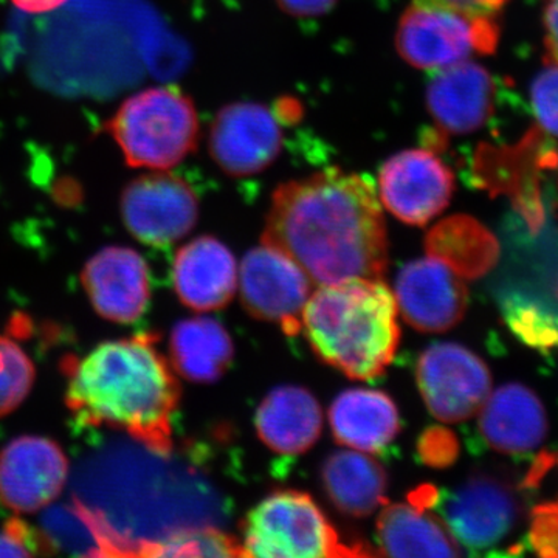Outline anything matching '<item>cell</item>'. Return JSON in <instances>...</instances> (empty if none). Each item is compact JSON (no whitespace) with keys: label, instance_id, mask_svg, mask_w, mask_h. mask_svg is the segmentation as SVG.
<instances>
[{"label":"cell","instance_id":"obj_8","mask_svg":"<svg viewBox=\"0 0 558 558\" xmlns=\"http://www.w3.org/2000/svg\"><path fill=\"white\" fill-rule=\"evenodd\" d=\"M446 526L470 550L505 545L523 519V502L508 480L494 473L470 475L442 502Z\"/></svg>","mask_w":558,"mask_h":558},{"label":"cell","instance_id":"obj_15","mask_svg":"<svg viewBox=\"0 0 558 558\" xmlns=\"http://www.w3.org/2000/svg\"><path fill=\"white\" fill-rule=\"evenodd\" d=\"M69 461L53 440L21 436L0 453V499L17 513L49 506L64 488Z\"/></svg>","mask_w":558,"mask_h":558},{"label":"cell","instance_id":"obj_14","mask_svg":"<svg viewBox=\"0 0 558 558\" xmlns=\"http://www.w3.org/2000/svg\"><path fill=\"white\" fill-rule=\"evenodd\" d=\"M281 121L256 102H233L220 109L209 130V154L231 178L260 174L281 154Z\"/></svg>","mask_w":558,"mask_h":558},{"label":"cell","instance_id":"obj_39","mask_svg":"<svg viewBox=\"0 0 558 558\" xmlns=\"http://www.w3.org/2000/svg\"><path fill=\"white\" fill-rule=\"evenodd\" d=\"M556 459H557V461H558V457H557ZM557 502H558V501H557Z\"/></svg>","mask_w":558,"mask_h":558},{"label":"cell","instance_id":"obj_9","mask_svg":"<svg viewBox=\"0 0 558 558\" xmlns=\"http://www.w3.org/2000/svg\"><path fill=\"white\" fill-rule=\"evenodd\" d=\"M418 391L438 421L458 424L475 416L492 389L484 360L458 343H436L422 352L416 368Z\"/></svg>","mask_w":558,"mask_h":558},{"label":"cell","instance_id":"obj_5","mask_svg":"<svg viewBox=\"0 0 558 558\" xmlns=\"http://www.w3.org/2000/svg\"><path fill=\"white\" fill-rule=\"evenodd\" d=\"M106 131L128 167L163 171L197 148L199 117L193 100L178 87H149L121 102Z\"/></svg>","mask_w":558,"mask_h":558},{"label":"cell","instance_id":"obj_11","mask_svg":"<svg viewBox=\"0 0 558 558\" xmlns=\"http://www.w3.org/2000/svg\"><path fill=\"white\" fill-rule=\"evenodd\" d=\"M240 290L242 306L252 317L299 336L312 281L288 255L264 244L250 250L241 264Z\"/></svg>","mask_w":558,"mask_h":558},{"label":"cell","instance_id":"obj_32","mask_svg":"<svg viewBox=\"0 0 558 558\" xmlns=\"http://www.w3.org/2000/svg\"><path fill=\"white\" fill-rule=\"evenodd\" d=\"M417 451L429 468L446 469L458 459V438L450 429L432 427L425 429L418 438Z\"/></svg>","mask_w":558,"mask_h":558},{"label":"cell","instance_id":"obj_17","mask_svg":"<svg viewBox=\"0 0 558 558\" xmlns=\"http://www.w3.org/2000/svg\"><path fill=\"white\" fill-rule=\"evenodd\" d=\"M81 278L95 311L109 322L130 325L148 307L149 270L135 250L102 248L92 256Z\"/></svg>","mask_w":558,"mask_h":558},{"label":"cell","instance_id":"obj_7","mask_svg":"<svg viewBox=\"0 0 558 558\" xmlns=\"http://www.w3.org/2000/svg\"><path fill=\"white\" fill-rule=\"evenodd\" d=\"M499 39L495 16H475L446 7L413 3L400 17L396 47L417 69L439 70L494 53Z\"/></svg>","mask_w":558,"mask_h":558},{"label":"cell","instance_id":"obj_31","mask_svg":"<svg viewBox=\"0 0 558 558\" xmlns=\"http://www.w3.org/2000/svg\"><path fill=\"white\" fill-rule=\"evenodd\" d=\"M49 543L39 529L20 519H11L0 529V557L49 556Z\"/></svg>","mask_w":558,"mask_h":558},{"label":"cell","instance_id":"obj_20","mask_svg":"<svg viewBox=\"0 0 558 558\" xmlns=\"http://www.w3.org/2000/svg\"><path fill=\"white\" fill-rule=\"evenodd\" d=\"M255 425L270 450L293 457L311 450L322 435V407L306 388L278 387L260 402Z\"/></svg>","mask_w":558,"mask_h":558},{"label":"cell","instance_id":"obj_4","mask_svg":"<svg viewBox=\"0 0 558 558\" xmlns=\"http://www.w3.org/2000/svg\"><path fill=\"white\" fill-rule=\"evenodd\" d=\"M398 303L381 279L352 278L322 286L303 311L312 351L349 379L379 377L400 343Z\"/></svg>","mask_w":558,"mask_h":558},{"label":"cell","instance_id":"obj_34","mask_svg":"<svg viewBox=\"0 0 558 558\" xmlns=\"http://www.w3.org/2000/svg\"><path fill=\"white\" fill-rule=\"evenodd\" d=\"M506 2L508 0H414L418 5L446 7L475 16H495Z\"/></svg>","mask_w":558,"mask_h":558},{"label":"cell","instance_id":"obj_24","mask_svg":"<svg viewBox=\"0 0 558 558\" xmlns=\"http://www.w3.org/2000/svg\"><path fill=\"white\" fill-rule=\"evenodd\" d=\"M172 366L193 384H213L233 362V341L216 319H183L172 329L170 340Z\"/></svg>","mask_w":558,"mask_h":558},{"label":"cell","instance_id":"obj_29","mask_svg":"<svg viewBox=\"0 0 558 558\" xmlns=\"http://www.w3.org/2000/svg\"><path fill=\"white\" fill-rule=\"evenodd\" d=\"M31 357L16 341L0 336V417L16 410L35 384Z\"/></svg>","mask_w":558,"mask_h":558},{"label":"cell","instance_id":"obj_1","mask_svg":"<svg viewBox=\"0 0 558 558\" xmlns=\"http://www.w3.org/2000/svg\"><path fill=\"white\" fill-rule=\"evenodd\" d=\"M73 494L100 529L109 557H145L150 546L179 532L222 527L230 512L204 472L135 439L84 459Z\"/></svg>","mask_w":558,"mask_h":558},{"label":"cell","instance_id":"obj_25","mask_svg":"<svg viewBox=\"0 0 558 558\" xmlns=\"http://www.w3.org/2000/svg\"><path fill=\"white\" fill-rule=\"evenodd\" d=\"M425 250L464 279L486 275L499 252L494 234L469 216H451L433 227L425 238Z\"/></svg>","mask_w":558,"mask_h":558},{"label":"cell","instance_id":"obj_27","mask_svg":"<svg viewBox=\"0 0 558 558\" xmlns=\"http://www.w3.org/2000/svg\"><path fill=\"white\" fill-rule=\"evenodd\" d=\"M501 312L513 336L526 347L548 352L558 349V311L526 292L506 293Z\"/></svg>","mask_w":558,"mask_h":558},{"label":"cell","instance_id":"obj_10","mask_svg":"<svg viewBox=\"0 0 558 558\" xmlns=\"http://www.w3.org/2000/svg\"><path fill=\"white\" fill-rule=\"evenodd\" d=\"M120 211L132 236L143 244L165 247L194 229L199 219V199L185 179L153 172L124 186Z\"/></svg>","mask_w":558,"mask_h":558},{"label":"cell","instance_id":"obj_2","mask_svg":"<svg viewBox=\"0 0 558 558\" xmlns=\"http://www.w3.org/2000/svg\"><path fill=\"white\" fill-rule=\"evenodd\" d=\"M263 244L288 255L312 282L381 279L388 269L387 226L373 183L329 168L274 193Z\"/></svg>","mask_w":558,"mask_h":558},{"label":"cell","instance_id":"obj_3","mask_svg":"<svg viewBox=\"0 0 558 558\" xmlns=\"http://www.w3.org/2000/svg\"><path fill=\"white\" fill-rule=\"evenodd\" d=\"M154 333L108 341L64 363L65 403L86 427L120 429L150 449L171 453L180 385Z\"/></svg>","mask_w":558,"mask_h":558},{"label":"cell","instance_id":"obj_28","mask_svg":"<svg viewBox=\"0 0 558 558\" xmlns=\"http://www.w3.org/2000/svg\"><path fill=\"white\" fill-rule=\"evenodd\" d=\"M145 557H245L240 539L222 527H196L156 543Z\"/></svg>","mask_w":558,"mask_h":558},{"label":"cell","instance_id":"obj_22","mask_svg":"<svg viewBox=\"0 0 558 558\" xmlns=\"http://www.w3.org/2000/svg\"><path fill=\"white\" fill-rule=\"evenodd\" d=\"M323 488L349 517H368L387 505L388 475L376 459L357 451H336L322 469Z\"/></svg>","mask_w":558,"mask_h":558},{"label":"cell","instance_id":"obj_37","mask_svg":"<svg viewBox=\"0 0 558 558\" xmlns=\"http://www.w3.org/2000/svg\"><path fill=\"white\" fill-rule=\"evenodd\" d=\"M69 0H11L17 10L28 14H46L61 9Z\"/></svg>","mask_w":558,"mask_h":558},{"label":"cell","instance_id":"obj_36","mask_svg":"<svg viewBox=\"0 0 558 558\" xmlns=\"http://www.w3.org/2000/svg\"><path fill=\"white\" fill-rule=\"evenodd\" d=\"M545 44L548 60L558 62V0H549L545 11Z\"/></svg>","mask_w":558,"mask_h":558},{"label":"cell","instance_id":"obj_6","mask_svg":"<svg viewBox=\"0 0 558 558\" xmlns=\"http://www.w3.org/2000/svg\"><path fill=\"white\" fill-rule=\"evenodd\" d=\"M245 557H368L365 543H347L310 494L277 490L258 502L241 524Z\"/></svg>","mask_w":558,"mask_h":558},{"label":"cell","instance_id":"obj_35","mask_svg":"<svg viewBox=\"0 0 558 558\" xmlns=\"http://www.w3.org/2000/svg\"><path fill=\"white\" fill-rule=\"evenodd\" d=\"M277 3L290 16L317 17L329 13L337 0H277Z\"/></svg>","mask_w":558,"mask_h":558},{"label":"cell","instance_id":"obj_30","mask_svg":"<svg viewBox=\"0 0 558 558\" xmlns=\"http://www.w3.org/2000/svg\"><path fill=\"white\" fill-rule=\"evenodd\" d=\"M532 110L542 137L558 142V62L549 61L531 87Z\"/></svg>","mask_w":558,"mask_h":558},{"label":"cell","instance_id":"obj_18","mask_svg":"<svg viewBox=\"0 0 558 558\" xmlns=\"http://www.w3.org/2000/svg\"><path fill=\"white\" fill-rule=\"evenodd\" d=\"M172 279L175 293L186 307L199 312L219 311L236 292V259L216 238L201 236L179 250Z\"/></svg>","mask_w":558,"mask_h":558},{"label":"cell","instance_id":"obj_13","mask_svg":"<svg viewBox=\"0 0 558 558\" xmlns=\"http://www.w3.org/2000/svg\"><path fill=\"white\" fill-rule=\"evenodd\" d=\"M498 83L475 62L439 69L427 86L425 101L435 131L425 138L429 149L444 148L447 138L484 128L497 110Z\"/></svg>","mask_w":558,"mask_h":558},{"label":"cell","instance_id":"obj_12","mask_svg":"<svg viewBox=\"0 0 558 558\" xmlns=\"http://www.w3.org/2000/svg\"><path fill=\"white\" fill-rule=\"evenodd\" d=\"M454 178L435 149H407L379 172L381 204L407 226L424 227L449 207Z\"/></svg>","mask_w":558,"mask_h":558},{"label":"cell","instance_id":"obj_23","mask_svg":"<svg viewBox=\"0 0 558 558\" xmlns=\"http://www.w3.org/2000/svg\"><path fill=\"white\" fill-rule=\"evenodd\" d=\"M377 538L385 556L458 557L461 550L446 524L428 509L411 505H389L377 520Z\"/></svg>","mask_w":558,"mask_h":558},{"label":"cell","instance_id":"obj_16","mask_svg":"<svg viewBox=\"0 0 558 558\" xmlns=\"http://www.w3.org/2000/svg\"><path fill=\"white\" fill-rule=\"evenodd\" d=\"M396 303L402 317L425 333L450 330L464 318L469 292L464 278L442 260L416 259L396 279Z\"/></svg>","mask_w":558,"mask_h":558},{"label":"cell","instance_id":"obj_21","mask_svg":"<svg viewBox=\"0 0 558 558\" xmlns=\"http://www.w3.org/2000/svg\"><path fill=\"white\" fill-rule=\"evenodd\" d=\"M330 428L340 446L379 453L399 435V410L377 389H348L329 409Z\"/></svg>","mask_w":558,"mask_h":558},{"label":"cell","instance_id":"obj_26","mask_svg":"<svg viewBox=\"0 0 558 558\" xmlns=\"http://www.w3.org/2000/svg\"><path fill=\"white\" fill-rule=\"evenodd\" d=\"M44 538L51 553L83 557H109L108 545L89 513L73 499L72 505H54L40 517Z\"/></svg>","mask_w":558,"mask_h":558},{"label":"cell","instance_id":"obj_33","mask_svg":"<svg viewBox=\"0 0 558 558\" xmlns=\"http://www.w3.org/2000/svg\"><path fill=\"white\" fill-rule=\"evenodd\" d=\"M529 542L543 557H558V502L534 510Z\"/></svg>","mask_w":558,"mask_h":558},{"label":"cell","instance_id":"obj_19","mask_svg":"<svg viewBox=\"0 0 558 558\" xmlns=\"http://www.w3.org/2000/svg\"><path fill=\"white\" fill-rule=\"evenodd\" d=\"M480 432L501 453H527L548 435V416L538 396L521 384H506L481 407Z\"/></svg>","mask_w":558,"mask_h":558},{"label":"cell","instance_id":"obj_38","mask_svg":"<svg viewBox=\"0 0 558 558\" xmlns=\"http://www.w3.org/2000/svg\"><path fill=\"white\" fill-rule=\"evenodd\" d=\"M557 295H558V286H557Z\"/></svg>","mask_w":558,"mask_h":558}]
</instances>
